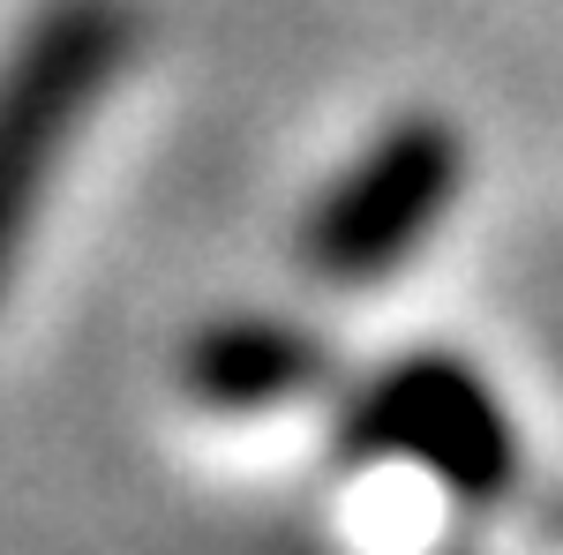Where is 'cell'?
Instances as JSON below:
<instances>
[{"instance_id": "cell-2", "label": "cell", "mask_w": 563, "mask_h": 555, "mask_svg": "<svg viewBox=\"0 0 563 555\" xmlns=\"http://www.w3.org/2000/svg\"><path fill=\"white\" fill-rule=\"evenodd\" d=\"M339 451L361 466L406 458L459 503H504L519 480V428L459 353H406L376 368L339 413Z\"/></svg>"}, {"instance_id": "cell-3", "label": "cell", "mask_w": 563, "mask_h": 555, "mask_svg": "<svg viewBox=\"0 0 563 555\" xmlns=\"http://www.w3.org/2000/svg\"><path fill=\"white\" fill-rule=\"evenodd\" d=\"M459 188H466V135L443 113H406L316 196L301 225V263L331 286L384 278L451 218Z\"/></svg>"}, {"instance_id": "cell-4", "label": "cell", "mask_w": 563, "mask_h": 555, "mask_svg": "<svg viewBox=\"0 0 563 555\" xmlns=\"http://www.w3.org/2000/svg\"><path fill=\"white\" fill-rule=\"evenodd\" d=\"M323 376H331L323 338H308L301 323H278V315H218L180 353V384L211 413H271L316 390Z\"/></svg>"}, {"instance_id": "cell-1", "label": "cell", "mask_w": 563, "mask_h": 555, "mask_svg": "<svg viewBox=\"0 0 563 555\" xmlns=\"http://www.w3.org/2000/svg\"><path fill=\"white\" fill-rule=\"evenodd\" d=\"M129 60L121 0H45L0 53V286L23 256L68 135Z\"/></svg>"}]
</instances>
